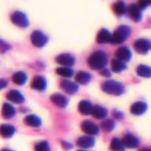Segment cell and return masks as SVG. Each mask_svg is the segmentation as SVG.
<instances>
[{"label": "cell", "instance_id": "1", "mask_svg": "<svg viewBox=\"0 0 151 151\" xmlns=\"http://www.w3.org/2000/svg\"><path fill=\"white\" fill-rule=\"evenodd\" d=\"M88 63L92 69H102L107 65L108 57L105 52L97 50L89 57Z\"/></svg>", "mask_w": 151, "mask_h": 151}, {"label": "cell", "instance_id": "2", "mask_svg": "<svg viewBox=\"0 0 151 151\" xmlns=\"http://www.w3.org/2000/svg\"><path fill=\"white\" fill-rule=\"evenodd\" d=\"M102 89L110 95L120 96L125 92V87L116 81H107L102 84Z\"/></svg>", "mask_w": 151, "mask_h": 151}, {"label": "cell", "instance_id": "3", "mask_svg": "<svg viewBox=\"0 0 151 151\" xmlns=\"http://www.w3.org/2000/svg\"><path fill=\"white\" fill-rule=\"evenodd\" d=\"M131 34V28L128 26H120L113 35H111V43H121L127 40Z\"/></svg>", "mask_w": 151, "mask_h": 151}, {"label": "cell", "instance_id": "4", "mask_svg": "<svg viewBox=\"0 0 151 151\" xmlns=\"http://www.w3.org/2000/svg\"><path fill=\"white\" fill-rule=\"evenodd\" d=\"M31 42H32L34 46L38 47V48H42L47 43L48 37L42 32H41L39 30H35L31 35Z\"/></svg>", "mask_w": 151, "mask_h": 151}, {"label": "cell", "instance_id": "5", "mask_svg": "<svg viewBox=\"0 0 151 151\" xmlns=\"http://www.w3.org/2000/svg\"><path fill=\"white\" fill-rule=\"evenodd\" d=\"M11 19L13 24H15L16 26L19 27H27L29 24L26 14L21 12H15L12 15Z\"/></svg>", "mask_w": 151, "mask_h": 151}, {"label": "cell", "instance_id": "6", "mask_svg": "<svg viewBox=\"0 0 151 151\" xmlns=\"http://www.w3.org/2000/svg\"><path fill=\"white\" fill-rule=\"evenodd\" d=\"M134 47L137 52L141 54H146L150 49V42L147 39H140L134 42Z\"/></svg>", "mask_w": 151, "mask_h": 151}, {"label": "cell", "instance_id": "7", "mask_svg": "<svg viewBox=\"0 0 151 151\" xmlns=\"http://www.w3.org/2000/svg\"><path fill=\"white\" fill-rule=\"evenodd\" d=\"M81 129L82 131L88 134L89 136L91 135H94V134H97L98 132H99V128L97 127V126L96 124H94L93 122L91 121H84L81 125Z\"/></svg>", "mask_w": 151, "mask_h": 151}, {"label": "cell", "instance_id": "8", "mask_svg": "<svg viewBox=\"0 0 151 151\" xmlns=\"http://www.w3.org/2000/svg\"><path fill=\"white\" fill-rule=\"evenodd\" d=\"M56 62L65 66H71L74 64V58L70 54H60L56 58Z\"/></svg>", "mask_w": 151, "mask_h": 151}, {"label": "cell", "instance_id": "9", "mask_svg": "<svg viewBox=\"0 0 151 151\" xmlns=\"http://www.w3.org/2000/svg\"><path fill=\"white\" fill-rule=\"evenodd\" d=\"M60 88L66 93L68 94H74L78 91L79 89V87L78 85H76L75 83L70 81H67V80H64L61 81L60 83Z\"/></svg>", "mask_w": 151, "mask_h": 151}, {"label": "cell", "instance_id": "10", "mask_svg": "<svg viewBox=\"0 0 151 151\" xmlns=\"http://www.w3.org/2000/svg\"><path fill=\"white\" fill-rule=\"evenodd\" d=\"M122 144L124 147H128V148H131V149H134V148H137L139 146V141L136 137H134L133 134H127L124 136L123 140L121 141Z\"/></svg>", "mask_w": 151, "mask_h": 151}, {"label": "cell", "instance_id": "11", "mask_svg": "<svg viewBox=\"0 0 151 151\" xmlns=\"http://www.w3.org/2000/svg\"><path fill=\"white\" fill-rule=\"evenodd\" d=\"M131 56H132V53L127 47H121L116 52V57L118 58L119 60L122 62L129 61L131 58Z\"/></svg>", "mask_w": 151, "mask_h": 151}, {"label": "cell", "instance_id": "12", "mask_svg": "<svg viewBox=\"0 0 151 151\" xmlns=\"http://www.w3.org/2000/svg\"><path fill=\"white\" fill-rule=\"evenodd\" d=\"M77 145L81 148L83 149H88V148H91L95 145V140L92 136L89 135H85L81 137L78 142H77Z\"/></svg>", "mask_w": 151, "mask_h": 151}, {"label": "cell", "instance_id": "13", "mask_svg": "<svg viewBox=\"0 0 151 151\" xmlns=\"http://www.w3.org/2000/svg\"><path fill=\"white\" fill-rule=\"evenodd\" d=\"M50 100L55 105H57L58 107H61V108L65 107L67 105V104H68L67 98L65 96H64L63 95H61V94H54V95H52L51 97H50Z\"/></svg>", "mask_w": 151, "mask_h": 151}, {"label": "cell", "instance_id": "14", "mask_svg": "<svg viewBox=\"0 0 151 151\" xmlns=\"http://www.w3.org/2000/svg\"><path fill=\"white\" fill-rule=\"evenodd\" d=\"M130 111L134 115H142L147 111V104L143 102H137L131 106Z\"/></svg>", "mask_w": 151, "mask_h": 151}, {"label": "cell", "instance_id": "15", "mask_svg": "<svg viewBox=\"0 0 151 151\" xmlns=\"http://www.w3.org/2000/svg\"><path fill=\"white\" fill-rule=\"evenodd\" d=\"M90 114H92V116L94 118H96V119H104L107 116V111H106L105 108H104L102 106L96 105V106L92 107Z\"/></svg>", "mask_w": 151, "mask_h": 151}, {"label": "cell", "instance_id": "16", "mask_svg": "<svg viewBox=\"0 0 151 151\" xmlns=\"http://www.w3.org/2000/svg\"><path fill=\"white\" fill-rule=\"evenodd\" d=\"M6 97H7L8 100H10L12 103H15V104H21V103L24 102V96L17 90L10 91L7 94Z\"/></svg>", "mask_w": 151, "mask_h": 151}, {"label": "cell", "instance_id": "17", "mask_svg": "<svg viewBox=\"0 0 151 151\" xmlns=\"http://www.w3.org/2000/svg\"><path fill=\"white\" fill-rule=\"evenodd\" d=\"M128 13H129V16H130L133 19H134V20H136V21H138V20H140V19H142L141 10H140V8L138 7V5L135 4H131V5L128 7Z\"/></svg>", "mask_w": 151, "mask_h": 151}, {"label": "cell", "instance_id": "18", "mask_svg": "<svg viewBox=\"0 0 151 151\" xmlns=\"http://www.w3.org/2000/svg\"><path fill=\"white\" fill-rule=\"evenodd\" d=\"M15 132V129L12 126L10 125H1L0 126V135L4 138L11 137Z\"/></svg>", "mask_w": 151, "mask_h": 151}, {"label": "cell", "instance_id": "19", "mask_svg": "<svg viewBox=\"0 0 151 151\" xmlns=\"http://www.w3.org/2000/svg\"><path fill=\"white\" fill-rule=\"evenodd\" d=\"M31 87L36 90H43L46 88V81L42 77H35L32 81Z\"/></svg>", "mask_w": 151, "mask_h": 151}, {"label": "cell", "instance_id": "20", "mask_svg": "<svg viewBox=\"0 0 151 151\" xmlns=\"http://www.w3.org/2000/svg\"><path fill=\"white\" fill-rule=\"evenodd\" d=\"M111 41V34L107 29H102L96 37V42L98 43H105Z\"/></svg>", "mask_w": 151, "mask_h": 151}, {"label": "cell", "instance_id": "21", "mask_svg": "<svg viewBox=\"0 0 151 151\" xmlns=\"http://www.w3.org/2000/svg\"><path fill=\"white\" fill-rule=\"evenodd\" d=\"M92 104H90V102L88 101H81L79 104V111L81 114L83 115H89L91 113V110H92Z\"/></svg>", "mask_w": 151, "mask_h": 151}, {"label": "cell", "instance_id": "22", "mask_svg": "<svg viewBox=\"0 0 151 151\" xmlns=\"http://www.w3.org/2000/svg\"><path fill=\"white\" fill-rule=\"evenodd\" d=\"M2 115L5 119L12 118L15 115V109L9 104H4L2 107Z\"/></svg>", "mask_w": 151, "mask_h": 151}, {"label": "cell", "instance_id": "23", "mask_svg": "<svg viewBox=\"0 0 151 151\" xmlns=\"http://www.w3.org/2000/svg\"><path fill=\"white\" fill-rule=\"evenodd\" d=\"M25 123L27 126L33 127H38L42 124L41 119L38 117H36L35 115H28L27 117H26L25 118Z\"/></svg>", "mask_w": 151, "mask_h": 151}, {"label": "cell", "instance_id": "24", "mask_svg": "<svg viewBox=\"0 0 151 151\" xmlns=\"http://www.w3.org/2000/svg\"><path fill=\"white\" fill-rule=\"evenodd\" d=\"M90 79H91V75L86 72H80L75 77V81L82 85L88 84L90 81Z\"/></svg>", "mask_w": 151, "mask_h": 151}, {"label": "cell", "instance_id": "25", "mask_svg": "<svg viewBox=\"0 0 151 151\" xmlns=\"http://www.w3.org/2000/svg\"><path fill=\"white\" fill-rule=\"evenodd\" d=\"M126 68H127V65L124 62H122L119 59H112L111 60V70L113 72L119 73V72L125 70Z\"/></svg>", "mask_w": 151, "mask_h": 151}, {"label": "cell", "instance_id": "26", "mask_svg": "<svg viewBox=\"0 0 151 151\" xmlns=\"http://www.w3.org/2000/svg\"><path fill=\"white\" fill-rule=\"evenodd\" d=\"M26 81H27V75L23 72H17L12 76V81L15 84L21 85V84H24Z\"/></svg>", "mask_w": 151, "mask_h": 151}, {"label": "cell", "instance_id": "27", "mask_svg": "<svg viewBox=\"0 0 151 151\" xmlns=\"http://www.w3.org/2000/svg\"><path fill=\"white\" fill-rule=\"evenodd\" d=\"M137 73L144 78H150L151 76V70L148 65H140L137 67Z\"/></svg>", "mask_w": 151, "mask_h": 151}, {"label": "cell", "instance_id": "28", "mask_svg": "<svg viewBox=\"0 0 151 151\" xmlns=\"http://www.w3.org/2000/svg\"><path fill=\"white\" fill-rule=\"evenodd\" d=\"M111 149L113 151H124L125 150V147L123 146L121 141L118 138H114L112 139L111 142Z\"/></svg>", "mask_w": 151, "mask_h": 151}, {"label": "cell", "instance_id": "29", "mask_svg": "<svg viewBox=\"0 0 151 151\" xmlns=\"http://www.w3.org/2000/svg\"><path fill=\"white\" fill-rule=\"evenodd\" d=\"M57 73L60 76L65 77V78H69L71 76L73 75V71L67 68V67H61V68H58L57 69Z\"/></svg>", "mask_w": 151, "mask_h": 151}, {"label": "cell", "instance_id": "30", "mask_svg": "<svg viewBox=\"0 0 151 151\" xmlns=\"http://www.w3.org/2000/svg\"><path fill=\"white\" fill-rule=\"evenodd\" d=\"M126 10H127V7H126V4L124 2L120 1V2H118L117 4H114V12L119 14V15H121L123 13L126 12Z\"/></svg>", "mask_w": 151, "mask_h": 151}, {"label": "cell", "instance_id": "31", "mask_svg": "<svg viewBox=\"0 0 151 151\" xmlns=\"http://www.w3.org/2000/svg\"><path fill=\"white\" fill-rule=\"evenodd\" d=\"M114 127H115V123L111 119H106V120H104L102 122V128L104 131L110 132V131L113 130Z\"/></svg>", "mask_w": 151, "mask_h": 151}, {"label": "cell", "instance_id": "32", "mask_svg": "<svg viewBox=\"0 0 151 151\" xmlns=\"http://www.w3.org/2000/svg\"><path fill=\"white\" fill-rule=\"evenodd\" d=\"M50 145L47 142H41L35 147V151H50Z\"/></svg>", "mask_w": 151, "mask_h": 151}, {"label": "cell", "instance_id": "33", "mask_svg": "<svg viewBox=\"0 0 151 151\" xmlns=\"http://www.w3.org/2000/svg\"><path fill=\"white\" fill-rule=\"evenodd\" d=\"M10 46L4 41L0 40V53H4L9 50Z\"/></svg>", "mask_w": 151, "mask_h": 151}, {"label": "cell", "instance_id": "34", "mask_svg": "<svg viewBox=\"0 0 151 151\" xmlns=\"http://www.w3.org/2000/svg\"><path fill=\"white\" fill-rule=\"evenodd\" d=\"M150 1H146V0H144V1H140L139 2V4H138V7L139 8H142V9H144V8H146L149 4H150Z\"/></svg>", "mask_w": 151, "mask_h": 151}, {"label": "cell", "instance_id": "35", "mask_svg": "<svg viewBox=\"0 0 151 151\" xmlns=\"http://www.w3.org/2000/svg\"><path fill=\"white\" fill-rule=\"evenodd\" d=\"M62 146H63L64 150H69L72 149V145L66 142H62Z\"/></svg>", "mask_w": 151, "mask_h": 151}, {"label": "cell", "instance_id": "36", "mask_svg": "<svg viewBox=\"0 0 151 151\" xmlns=\"http://www.w3.org/2000/svg\"><path fill=\"white\" fill-rule=\"evenodd\" d=\"M6 86H7V81H6L5 80L1 79V80H0V89L3 88H5Z\"/></svg>", "mask_w": 151, "mask_h": 151}, {"label": "cell", "instance_id": "37", "mask_svg": "<svg viewBox=\"0 0 151 151\" xmlns=\"http://www.w3.org/2000/svg\"><path fill=\"white\" fill-rule=\"evenodd\" d=\"M101 74L104 75V76H106V77H110L111 76V73L108 70H103L101 72Z\"/></svg>", "mask_w": 151, "mask_h": 151}, {"label": "cell", "instance_id": "38", "mask_svg": "<svg viewBox=\"0 0 151 151\" xmlns=\"http://www.w3.org/2000/svg\"><path fill=\"white\" fill-rule=\"evenodd\" d=\"M114 117H116L117 119H121L123 117V115L121 114V112H118V111H114Z\"/></svg>", "mask_w": 151, "mask_h": 151}, {"label": "cell", "instance_id": "39", "mask_svg": "<svg viewBox=\"0 0 151 151\" xmlns=\"http://www.w3.org/2000/svg\"><path fill=\"white\" fill-rule=\"evenodd\" d=\"M141 151H150V149H143V150H142Z\"/></svg>", "mask_w": 151, "mask_h": 151}, {"label": "cell", "instance_id": "40", "mask_svg": "<svg viewBox=\"0 0 151 151\" xmlns=\"http://www.w3.org/2000/svg\"><path fill=\"white\" fill-rule=\"evenodd\" d=\"M1 151H12V150H7V149H4V150H2Z\"/></svg>", "mask_w": 151, "mask_h": 151}, {"label": "cell", "instance_id": "41", "mask_svg": "<svg viewBox=\"0 0 151 151\" xmlns=\"http://www.w3.org/2000/svg\"><path fill=\"white\" fill-rule=\"evenodd\" d=\"M79 151H85V150H79Z\"/></svg>", "mask_w": 151, "mask_h": 151}]
</instances>
